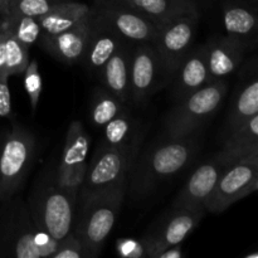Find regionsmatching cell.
<instances>
[{
	"label": "cell",
	"mask_w": 258,
	"mask_h": 258,
	"mask_svg": "<svg viewBox=\"0 0 258 258\" xmlns=\"http://www.w3.org/2000/svg\"><path fill=\"white\" fill-rule=\"evenodd\" d=\"M24 73L25 92H27L28 97H29L32 111L35 112V110L38 107V103H39L40 93H42L43 88L42 77H40L39 67H38V60L35 58L29 59V63H28Z\"/></svg>",
	"instance_id": "cell-30"
},
{
	"label": "cell",
	"mask_w": 258,
	"mask_h": 258,
	"mask_svg": "<svg viewBox=\"0 0 258 258\" xmlns=\"http://www.w3.org/2000/svg\"><path fill=\"white\" fill-rule=\"evenodd\" d=\"M117 252L120 256L127 258H140L145 257V249L140 241L133 239H121L117 243Z\"/></svg>",
	"instance_id": "cell-32"
},
{
	"label": "cell",
	"mask_w": 258,
	"mask_h": 258,
	"mask_svg": "<svg viewBox=\"0 0 258 258\" xmlns=\"http://www.w3.org/2000/svg\"><path fill=\"white\" fill-rule=\"evenodd\" d=\"M90 135L86 133L83 123L75 120L68 126L62 155L55 170V181L73 196L78 197L86 170L90 151Z\"/></svg>",
	"instance_id": "cell-10"
},
{
	"label": "cell",
	"mask_w": 258,
	"mask_h": 258,
	"mask_svg": "<svg viewBox=\"0 0 258 258\" xmlns=\"http://www.w3.org/2000/svg\"><path fill=\"white\" fill-rule=\"evenodd\" d=\"M258 188V156L227 165L204 203L211 213H222Z\"/></svg>",
	"instance_id": "cell-9"
},
{
	"label": "cell",
	"mask_w": 258,
	"mask_h": 258,
	"mask_svg": "<svg viewBox=\"0 0 258 258\" xmlns=\"http://www.w3.org/2000/svg\"><path fill=\"white\" fill-rule=\"evenodd\" d=\"M211 81L206 47L203 44L189 50L178 70L174 72L168 87H170L171 96L178 102L208 85Z\"/></svg>",
	"instance_id": "cell-15"
},
{
	"label": "cell",
	"mask_w": 258,
	"mask_h": 258,
	"mask_svg": "<svg viewBox=\"0 0 258 258\" xmlns=\"http://www.w3.org/2000/svg\"><path fill=\"white\" fill-rule=\"evenodd\" d=\"M254 156H258V115L228 131V136L216 158L227 166Z\"/></svg>",
	"instance_id": "cell-20"
},
{
	"label": "cell",
	"mask_w": 258,
	"mask_h": 258,
	"mask_svg": "<svg viewBox=\"0 0 258 258\" xmlns=\"http://www.w3.org/2000/svg\"><path fill=\"white\" fill-rule=\"evenodd\" d=\"M252 2H253V3H256V2H257V0H252Z\"/></svg>",
	"instance_id": "cell-39"
},
{
	"label": "cell",
	"mask_w": 258,
	"mask_h": 258,
	"mask_svg": "<svg viewBox=\"0 0 258 258\" xmlns=\"http://www.w3.org/2000/svg\"><path fill=\"white\" fill-rule=\"evenodd\" d=\"M226 34L241 40L249 47L256 44L257 18L256 12L241 2H228L223 7L222 15Z\"/></svg>",
	"instance_id": "cell-22"
},
{
	"label": "cell",
	"mask_w": 258,
	"mask_h": 258,
	"mask_svg": "<svg viewBox=\"0 0 258 258\" xmlns=\"http://www.w3.org/2000/svg\"><path fill=\"white\" fill-rule=\"evenodd\" d=\"M127 185L77 202L73 234L80 239L87 258L102 251L103 243L115 227L125 199Z\"/></svg>",
	"instance_id": "cell-3"
},
{
	"label": "cell",
	"mask_w": 258,
	"mask_h": 258,
	"mask_svg": "<svg viewBox=\"0 0 258 258\" xmlns=\"http://www.w3.org/2000/svg\"><path fill=\"white\" fill-rule=\"evenodd\" d=\"M28 63L29 48L22 44L14 35L5 32L4 38L0 40V78L23 73Z\"/></svg>",
	"instance_id": "cell-26"
},
{
	"label": "cell",
	"mask_w": 258,
	"mask_h": 258,
	"mask_svg": "<svg viewBox=\"0 0 258 258\" xmlns=\"http://www.w3.org/2000/svg\"><path fill=\"white\" fill-rule=\"evenodd\" d=\"M198 18L196 15H186L158 28L153 44L170 77H173L174 72L193 48Z\"/></svg>",
	"instance_id": "cell-12"
},
{
	"label": "cell",
	"mask_w": 258,
	"mask_h": 258,
	"mask_svg": "<svg viewBox=\"0 0 258 258\" xmlns=\"http://www.w3.org/2000/svg\"><path fill=\"white\" fill-rule=\"evenodd\" d=\"M4 35H5V30H4V28H3V25H2V27H0V40L4 38Z\"/></svg>",
	"instance_id": "cell-36"
},
{
	"label": "cell",
	"mask_w": 258,
	"mask_h": 258,
	"mask_svg": "<svg viewBox=\"0 0 258 258\" xmlns=\"http://www.w3.org/2000/svg\"><path fill=\"white\" fill-rule=\"evenodd\" d=\"M103 143L111 146L140 145L143 135L138 127V121L131 116L130 111H125L121 115L103 126Z\"/></svg>",
	"instance_id": "cell-25"
},
{
	"label": "cell",
	"mask_w": 258,
	"mask_h": 258,
	"mask_svg": "<svg viewBox=\"0 0 258 258\" xmlns=\"http://www.w3.org/2000/svg\"><path fill=\"white\" fill-rule=\"evenodd\" d=\"M227 90L226 80L211 81L178 101L165 117L166 136H184L198 131L219 110Z\"/></svg>",
	"instance_id": "cell-6"
},
{
	"label": "cell",
	"mask_w": 258,
	"mask_h": 258,
	"mask_svg": "<svg viewBox=\"0 0 258 258\" xmlns=\"http://www.w3.org/2000/svg\"><path fill=\"white\" fill-rule=\"evenodd\" d=\"M12 115V96H10L8 78H0V117Z\"/></svg>",
	"instance_id": "cell-33"
},
{
	"label": "cell",
	"mask_w": 258,
	"mask_h": 258,
	"mask_svg": "<svg viewBox=\"0 0 258 258\" xmlns=\"http://www.w3.org/2000/svg\"><path fill=\"white\" fill-rule=\"evenodd\" d=\"M183 257V251H181L180 244L178 246H173L166 248L163 253H160L159 258H181Z\"/></svg>",
	"instance_id": "cell-34"
},
{
	"label": "cell",
	"mask_w": 258,
	"mask_h": 258,
	"mask_svg": "<svg viewBox=\"0 0 258 258\" xmlns=\"http://www.w3.org/2000/svg\"><path fill=\"white\" fill-rule=\"evenodd\" d=\"M148 18L156 27L171 22L176 18L196 15L199 17V7L194 0H121Z\"/></svg>",
	"instance_id": "cell-21"
},
{
	"label": "cell",
	"mask_w": 258,
	"mask_h": 258,
	"mask_svg": "<svg viewBox=\"0 0 258 258\" xmlns=\"http://www.w3.org/2000/svg\"><path fill=\"white\" fill-rule=\"evenodd\" d=\"M206 209L173 208L153 233L141 239L145 256L159 258L166 248L181 244V242L198 227Z\"/></svg>",
	"instance_id": "cell-13"
},
{
	"label": "cell",
	"mask_w": 258,
	"mask_h": 258,
	"mask_svg": "<svg viewBox=\"0 0 258 258\" xmlns=\"http://www.w3.org/2000/svg\"><path fill=\"white\" fill-rule=\"evenodd\" d=\"M7 2H8V0H0V13H2L3 9H4V7H5V4H7Z\"/></svg>",
	"instance_id": "cell-35"
},
{
	"label": "cell",
	"mask_w": 258,
	"mask_h": 258,
	"mask_svg": "<svg viewBox=\"0 0 258 258\" xmlns=\"http://www.w3.org/2000/svg\"><path fill=\"white\" fill-rule=\"evenodd\" d=\"M90 14L91 7L87 4L73 0L60 3L47 14L38 18L40 24V37H52L59 34L77 25L78 23L90 17Z\"/></svg>",
	"instance_id": "cell-23"
},
{
	"label": "cell",
	"mask_w": 258,
	"mask_h": 258,
	"mask_svg": "<svg viewBox=\"0 0 258 258\" xmlns=\"http://www.w3.org/2000/svg\"><path fill=\"white\" fill-rule=\"evenodd\" d=\"M35 136L20 125L2 138L0 146V202L15 196L24 183L34 160Z\"/></svg>",
	"instance_id": "cell-7"
},
{
	"label": "cell",
	"mask_w": 258,
	"mask_h": 258,
	"mask_svg": "<svg viewBox=\"0 0 258 258\" xmlns=\"http://www.w3.org/2000/svg\"><path fill=\"white\" fill-rule=\"evenodd\" d=\"M158 50L153 43L134 44L130 66V105L143 106L146 101L170 83Z\"/></svg>",
	"instance_id": "cell-8"
},
{
	"label": "cell",
	"mask_w": 258,
	"mask_h": 258,
	"mask_svg": "<svg viewBox=\"0 0 258 258\" xmlns=\"http://www.w3.org/2000/svg\"><path fill=\"white\" fill-rule=\"evenodd\" d=\"M224 168L226 165H223L216 156L199 165L176 196L173 208L204 209V203L211 196Z\"/></svg>",
	"instance_id": "cell-16"
},
{
	"label": "cell",
	"mask_w": 258,
	"mask_h": 258,
	"mask_svg": "<svg viewBox=\"0 0 258 258\" xmlns=\"http://www.w3.org/2000/svg\"><path fill=\"white\" fill-rule=\"evenodd\" d=\"M211 80H226L242 64L247 45L241 40L223 34L211 38L204 44Z\"/></svg>",
	"instance_id": "cell-18"
},
{
	"label": "cell",
	"mask_w": 258,
	"mask_h": 258,
	"mask_svg": "<svg viewBox=\"0 0 258 258\" xmlns=\"http://www.w3.org/2000/svg\"><path fill=\"white\" fill-rule=\"evenodd\" d=\"M0 146H2V136H0Z\"/></svg>",
	"instance_id": "cell-38"
},
{
	"label": "cell",
	"mask_w": 258,
	"mask_h": 258,
	"mask_svg": "<svg viewBox=\"0 0 258 258\" xmlns=\"http://www.w3.org/2000/svg\"><path fill=\"white\" fill-rule=\"evenodd\" d=\"M128 110V106L121 102L117 97L108 92L106 88H100L95 93L91 103L90 118L96 127L102 128L116 116Z\"/></svg>",
	"instance_id": "cell-27"
},
{
	"label": "cell",
	"mask_w": 258,
	"mask_h": 258,
	"mask_svg": "<svg viewBox=\"0 0 258 258\" xmlns=\"http://www.w3.org/2000/svg\"><path fill=\"white\" fill-rule=\"evenodd\" d=\"M194 2L197 3V5H201V3H209V2H212V0H194Z\"/></svg>",
	"instance_id": "cell-37"
},
{
	"label": "cell",
	"mask_w": 258,
	"mask_h": 258,
	"mask_svg": "<svg viewBox=\"0 0 258 258\" xmlns=\"http://www.w3.org/2000/svg\"><path fill=\"white\" fill-rule=\"evenodd\" d=\"M91 9L106 20L125 42L131 44L154 42L158 27L121 0H96Z\"/></svg>",
	"instance_id": "cell-11"
},
{
	"label": "cell",
	"mask_w": 258,
	"mask_h": 258,
	"mask_svg": "<svg viewBox=\"0 0 258 258\" xmlns=\"http://www.w3.org/2000/svg\"><path fill=\"white\" fill-rule=\"evenodd\" d=\"M50 258H87V256L82 243L72 232L58 243L57 251Z\"/></svg>",
	"instance_id": "cell-31"
},
{
	"label": "cell",
	"mask_w": 258,
	"mask_h": 258,
	"mask_svg": "<svg viewBox=\"0 0 258 258\" xmlns=\"http://www.w3.org/2000/svg\"><path fill=\"white\" fill-rule=\"evenodd\" d=\"M3 28L27 48L32 47L40 37V24L38 18H4Z\"/></svg>",
	"instance_id": "cell-29"
},
{
	"label": "cell",
	"mask_w": 258,
	"mask_h": 258,
	"mask_svg": "<svg viewBox=\"0 0 258 258\" xmlns=\"http://www.w3.org/2000/svg\"><path fill=\"white\" fill-rule=\"evenodd\" d=\"M91 33V14L75 27L52 35L39 37V43L43 49L53 58L67 64L82 62L87 49Z\"/></svg>",
	"instance_id": "cell-17"
},
{
	"label": "cell",
	"mask_w": 258,
	"mask_h": 258,
	"mask_svg": "<svg viewBox=\"0 0 258 258\" xmlns=\"http://www.w3.org/2000/svg\"><path fill=\"white\" fill-rule=\"evenodd\" d=\"M201 150L198 131L184 136H166L136 159L127 179L133 198H144L159 185L185 170Z\"/></svg>",
	"instance_id": "cell-1"
},
{
	"label": "cell",
	"mask_w": 258,
	"mask_h": 258,
	"mask_svg": "<svg viewBox=\"0 0 258 258\" xmlns=\"http://www.w3.org/2000/svg\"><path fill=\"white\" fill-rule=\"evenodd\" d=\"M123 43L125 40L112 29V27L91 9L90 39L81 63H83L90 75L98 77L106 62Z\"/></svg>",
	"instance_id": "cell-14"
},
{
	"label": "cell",
	"mask_w": 258,
	"mask_h": 258,
	"mask_svg": "<svg viewBox=\"0 0 258 258\" xmlns=\"http://www.w3.org/2000/svg\"><path fill=\"white\" fill-rule=\"evenodd\" d=\"M0 216V257L50 258L59 242L35 226L28 204L19 198L3 202Z\"/></svg>",
	"instance_id": "cell-2"
},
{
	"label": "cell",
	"mask_w": 258,
	"mask_h": 258,
	"mask_svg": "<svg viewBox=\"0 0 258 258\" xmlns=\"http://www.w3.org/2000/svg\"><path fill=\"white\" fill-rule=\"evenodd\" d=\"M139 146L140 145L120 148L107 145L102 141L87 164L77 202L118 186L127 185L128 174L138 158Z\"/></svg>",
	"instance_id": "cell-5"
},
{
	"label": "cell",
	"mask_w": 258,
	"mask_h": 258,
	"mask_svg": "<svg viewBox=\"0 0 258 258\" xmlns=\"http://www.w3.org/2000/svg\"><path fill=\"white\" fill-rule=\"evenodd\" d=\"M134 44L125 42L113 53L101 70L100 77L103 88L117 97L125 105H130V66Z\"/></svg>",
	"instance_id": "cell-19"
},
{
	"label": "cell",
	"mask_w": 258,
	"mask_h": 258,
	"mask_svg": "<svg viewBox=\"0 0 258 258\" xmlns=\"http://www.w3.org/2000/svg\"><path fill=\"white\" fill-rule=\"evenodd\" d=\"M258 115V81L256 71L248 80L238 86L227 117V130L238 127L248 118Z\"/></svg>",
	"instance_id": "cell-24"
},
{
	"label": "cell",
	"mask_w": 258,
	"mask_h": 258,
	"mask_svg": "<svg viewBox=\"0 0 258 258\" xmlns=\"http://www.w3.org/2000/svg\"><path fill=\"white\" fill-rule=\"evenodd\" d=\"M27 204L35 226L50 238L60 242L72 233L77 197L58 185L55 175L40 179Z\"/></svg>",
	"instance_id": "cell-4"
},
{
	"label": "cell",
	"mask_w": 258,
	"mask_h": 258,
	"mask_svg": "<svg viewBox=\"0 0 258 258\" xmlns=\"http://www.w3.org/2000/svg\"><path fill=\"white\" fill-rule=\"evenodd\" d=\"M68 0H8L3 9L4 18H40Z\"/></svg>",
	"instance_id": "cell-28"
}]
</instances>
